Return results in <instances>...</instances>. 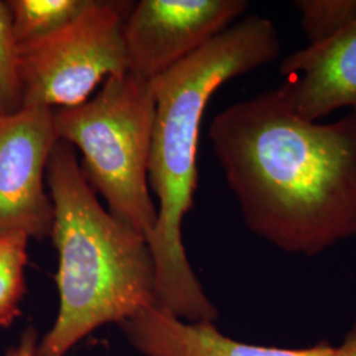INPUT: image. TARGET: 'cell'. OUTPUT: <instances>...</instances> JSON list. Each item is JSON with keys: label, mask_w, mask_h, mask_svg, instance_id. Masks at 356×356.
<instances>
[{"label": "cell", "mask_w": 356, "mask_h": 356, "mask_svg": "<svg viewBox=\"0 0 356 356\" xmlns=\"http://www.w3.org/2000/svg\"><path fill=\"white\" fill-rule=\"evenodd\" d=\"M19 58L11 11L8 3L0 0V115L15 114L23 108Z\"/></svg>", "instance_id": "4fadbf2b"}, {"label": "cell", "mask_w": 356, "mask_h": 356, "mask_svg": "<svg viewBox=\"0 0 356 356\" xmlns=\"http://www.w3.org/2000/svg\"><path fill=\"white\" fill-rule=\"evenodd\" d=\"M335 356H356V322L344 337L342 344L335 347Z\"/></svg>", "instance_id": "9a60e30c"}, {"label": "cell", "mask_w": 356, "mask_h": 356, "mask_svg": "<svg viewBox=\"0 0 356 356\" xmlns=\"http://www.w3.org/2000/svg\"><path fill=\"white\" fill-rule=\"evenodd\" d=\"M281 88L296 114L319 122L332 111L356 108V19L334 38L286 56Z\"/></svg>", "instance_id": "ba28073f"}, {"label": "cell", "mask_w": 356, "mask_h": 356, "mask_svg": "<svg viewBox=\"0 0 356 356\" xmlns=\"http://www.w3.org/2000/svg\"><path fill=\"white\" fill-rule=\"evenodd\" d=\"M57 141L51 107L26 106L0 115V235L19 231L38 241L51 236L54 207L45 182Z\"/></svg>", "instance_id": "8992f818"}, {"label": "cell", "mask_w": 356, "mask_h": 356, "mask_svg": "<svg viewBox=\"0 0 356 356\" xmlns=\"http://www.w3.org/2000/svg\"><path fill=\"white\" fill-rule=\"evenodd\" d=\"M277 28L251 15L151 81L154 98L149 189L157 222L148 245L157 306L186 322H216L218 310L197 279L182 243V220L194 204L198 143L206 107L219 88L279 58Z\"/></svg>", "instance_id": "7a4b0ae2"}, {"label": "cell", "mask_w": 356, "mask_h": 356, "mask_svg": "<svg viewBox=\"0 0 356 356\" xmlns=\"http://www.w3.org/2000/svg\"><path fill=\"white\" fill-rule=\"evenodd\" d=\"M153 120L152 83L131 72L108 76L86 102L54 111L57 138L82 154L91 189L147 242L157 222L148 184Z\"/></svg>", "instance_id": "277c9868"}, {"label": "cell", "mask_w": 356, "mask_h": 356, "mask_svg": "<svg viewBox=\"0 0 356 356\" xmlns=\"http://www.w3.org/2000/svg\"><path fill=\"white\" fill-rule=\"evenodd\" d=\"M29 239L19 231L0 235V327L10 326L20 314Z\"/></svg>", "instance_id": "8fae6325"}, {"label": "cell", "mask_w": 356, "mask_h": 356, "mask_svg": "<svg viewBox=\"0 0 356 356\" xmlns=\"http://www.w3.org/2000/svg\"><path fill=\"white\" fill-rule=\"evenodd\" d=\"M129 344L145 356H335L329 343L281 348L243 343L218 330L214 322H186L159 306L120 323Z\"/></svg>", "instance_id": "9c48e42d"}, {"label": "cell", "mask_w": 356, "mask_h": 356, "mask_svg": "<svg viewBox=\"0 0 356 356\" xmlns=\"http://www.w3.org/2000/svg\"><path fill=\"white\" fill-rule=\"evenodd\" d=\"M38 332L33 327H28L6 356H38Z\"/></svg>", "instance_id": "5bb4252c"}, {"label": "cell", "mask_w": 356, "mask_h": 356, "mask_svg": "<svg viewBox=\"0 0 356 356\" xmlns=\"http://www.w3.org/2000/svg\"><path fill=\"white\" fill-rule=\"evenodd\" d=\"M58 252V314L38 341V356H65L107 323H123L157 306L148 242L98 202L76 148L57 141L47 165Z\"/></svg>", "instance_id": "3957f363"}, {"label": "cell", "mask_w": 356, "mask_h": 356, "mask_svg": "<svg viewBox=\"0 0 356 356\" xmlns=\"http://www.w3.org/2000/svg\"><path fill=\"white\" fill-rule=\"evenodd\" d=\"M127 6L90 0L60 32L19 48L23 107H76L108 76L128 72Z\"/></svg>", "instance_id": "5b68a950"}, {"label": "cell", "mask_w": 356, "mask_h": 356, "mask_svg": "<svg viewBox=\"0 0 356 356\" xmlns=\"http://www.w3.org/2000/svg\"><path fill=\"white\" fill-rule=\"evenodd\" d=\"M13 36L19 48L38 42L74 22L90 0H10Z\"/></svg>", "instance_id": "30bf717a"}, {"label": "cell", "mask_w": 356, "mask_h": 356, "mask_svg": "<svg viewBox=\"0 0 356 356\" xmlns=\"http://www.w3.org/2000/svg\"><path fill=\"white\" fill-rule=\"evenodd\" d=\"M248 229L316 256L356 236V108L337 122L296 114L282 88L220 111L209 128Z\"/></svg>", "instance_id": "6da1fadb"}, {"label": "cell", "mask_w": 356, "mask_h": 356, "mask_svg": "<svg viewBox=\"0 0 356 356\" xmlns=\"http://www.w3.org/2000/svg\"><path fill=\"white\" fill-rule=\"evenodd\" d=\"M244 0H141L128 13V72L153 81L201 49L247 11Z\"/></svg>", "instance_id": "52a82bcc"}, {"label": "cell", "mask_w": 356, "mask_h": 356, "mask_svg": "<svg viewBox=\"0 0 356 356\" xmlns=\"http://www.w3.org/2000/svg\"><path fill=\"white\" fill-rule=\"evenodd\" d=\"M301 28L307 45H316L338 35L356 19V0H298Z\"/></svg>", "instance_id": "7c38bea8"}]
</instances>
